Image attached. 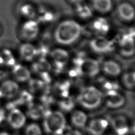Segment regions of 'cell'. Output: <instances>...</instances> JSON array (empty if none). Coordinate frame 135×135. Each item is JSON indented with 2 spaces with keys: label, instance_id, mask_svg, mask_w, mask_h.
<instances>
[{
  "label": "cell",
  "instance_id": "4fadbf2b",
  "mask_svg": "<svg viewBox=\"0 0 135 135\" xmlns=\"http://www.w3.org/2000/svg\"><path fill=\"white\" fill-rule=\"evenodd\" d=\"M103 102L109 109H119L125 104L126 98L119 90L114 91L104 94Z\"/></svg>",
  "mask_w": 135,
  "mask_h": 135
},
{
  "label": "cell",
  "instance_id": "7c38bea8",
  "mask_svg": "<svg viewBox=\"0 0 135 135\" xmlns=\"http://www.w3.org/2000/svg\"><path fill=\"white\" fill-rule=\"evenodd\" d=\"M94 36H107L111 29L109 21L104 16H99L91 20L90 26Z\"/></svg>",
  "mask_w": 135,
  "mask_h": 135
},
{
  "label": "cell",
  "instance_id": "d4e9b609",
  "mask_svg": "<svg viewBox=\"0 0 135 135\" xmlns=\"http://www.w3.org/2000/svg\"><path fill=\"white\" fill-rule=\"evenodd\" d=\"M16 64V60L13 53L8 49L0 51V67L12 68Z\"/></svg>",
  "mask_w": 135,
  "mask_h": 135
},
{
  "label": "cell",
  "instance_id": "f1b7e54d",
  "mask_svg": "<svg viewBox=\"0 0 135 135\" xmlns=\"http://www.w3.org/2000/svg\"><path fill=\"white\" fill-rule=\"evenodd\" d=\"M28 91L32 95L40 93L44 90L45 82L41 79H31L28 81Z\"/></svg>",
  "mask_w": 135,
  "mask_h": 135
},
{
  "label": "cell",
  "instance_id": "5bb4252c",
  "mask_svg": "<svg viewBox=\"0 0 135 135\" xmlns=\"http://www.w3.org/2000/svg\"><path fill=\"white\" fill-rule=\"evenodd\" d=\"M20 91L19 85L15 80H6L0 84V98L6 99H14Z\"/></svg>",
  "mask_w": 135,
  "mask_h": 135
},
{
  "label": "cell",
  "instance_id": "cb8c5ba5",
  "mask_svg": "<svg viewBox=\"0 0 135 135\" xmlns=\"http://www.w3.org/2000/svg\"><path fill=\"white\" fill-rule=\"evenodd\" d=\"M70 120L72 124L77 129H82L85 127L88 122V116L83 111L74 110L72 111Z\"/></svg>",
  "mask_w": 135,
  "mask_h": 135
},
{
  "label": "cell",
  "instance_id": "d6986e66",
  "mask_svg": "<svg viewBox=\"0 0 135 135\" xmlns=\"http://www.w3.org/2000/svg\"><path fill=\"white\" fill-rule=\"evenodd\" d=\"M52 70L51 63L45 57H40L33 64L32 71L40 76V79L43 81L44 76L46 75Z\"/></svg>",
  "mask_w": 135,
  "mask_h": 135
},
{
  "label": "cell",
  "instance_id": "e575fe53",
  "mask_svg": "<svg viewBox=\"0 0 135 135\" xmlns=\"http://www.w3.org/2000/svg\"><path fill=\"white\" fill-rule=\"evenodd\" d=\"M1 27L0 26V33H1Z\"/></svg>",
  "mask_w": 135,
  "mask_h": 135
},
{
  "label": "cell",
  "instance_id": "603a6c76",
  "mask_svg": "<svg viewBox=\"0 0 135 135\" xmlns=\"http://www.w3.org/2000/svg\"><path fill=\"white\" fill-rule=\"evenodd\" d=\"M95 85L102 92L103 94L119 89V84L114 80V79L106 76L100 79L98 84Z\"/></svg>",
  "mask_w": 135,
  "mask_h": 135
},
{
  "label": "cell",
  "instance_id": "e0dca14e",
  "mask_svg": "<svg viewBox=\"0 0 135 135\" xmlns=\"http://www.w3.org/2000/svg\"><path fill=\"white\" fill-rule=\"evenodd\" d=\"M73 7L74 14L78 20L86 21L93 18L94 12L89 3L85 1Z\"/></svg>",
  "mask_w": 135,
  "mask_h": 135
},
{
  "label": "cell",
  "instance_id": "4dcf8cb0",
  "mask_svg": "<svg viewBox=\"0 0 135 135\" xmlns=\"http://www.w3.org/2000/svg\"><path fill=\"white\" fill-rule=\"evenodd\" d=\"M25 135H42L41 127L35 122H32L27 124L24 129Z\"/></svg>",
  "mask_w": 135,
  "mask_h": 135
},
{
  "label": "cell",
  "instance_id": "836d02e7",
  "mask_svg": "<svg viewBox=\"0 0 135 135\" xmlns=\"http://www.w3.org/2000/svg\"><path fill=\"white\" fill-rule=\"evenodd\" d=\"M0 135H11L9 133L6 132V131H2L0 132Z\"/></svg>",
  "mask_w": 135,
  "mask_h": 135
},
{
  "label": "cell",
  "instance_id": "3957f363",
  "mask_svg": "<svg viewBox=\"0 0 135 135\" xmlns=\"http://www.w3.org/2000/svg\"><path fill=\"white\" fill-rule=\"evenodd\" d=\"M43 119V128L47 134L62 135L66 129V119L62 111L46 110Z\"/></svg>",
  "mask_w": 135,
  "mask_h": 135
},
{
  "label": "cell",
  "instance_id": "ba28073f",
  "mask_svg": "<svg viewBox=\"0 0 135 135\" xmlns=\"http://www.w3.org/2000/svg\"><path fill=\"white\" fill-rule=\"evenodd\" d=\"M82 76L95 78L101 72V62L95 58L86 57L80 66Z\"/></svg>",
  "mask_w": 135,
  "mask_h": 135
},
{
  "label": "cell",
  "instance_id": "52a82bcc",
  "mask_svg": "<svg viewBox=\"0 0 135 135\" xmlns=\"http://www.w3.org/2000/svg\"><path fill=\"white\" fill-rule=\"evenodd\" d=\"M115 14L121 21L130 23L135 20V6L129 1H121L115 8Z\"/></svg>",
  "mask_w": 135,
  "mask_h": 135
},
{
  "label": "cell",
  "instance_id": "2e32d148",
  "mask_svg": "<svg viewBox=\"0 0 135 135\" xmlns=\"http://www.w3.org/2000/svg\"><path fill=\"white\" fill-rule=\"evenodd\" d=\"M89 3L94 12L101 16L109 14L114 8L113 0H90Z\"/></svg>",
  "mask_w": 135,
  "mask_h": 135
},
{
  "label": "cell",
  "instance_id": "4316f807",
  "mask_svg": "<svg viewBox=\"0 0 135 135\" xmlns=\"http://www.w3.org/2000/svg\"><path fill=\"white\" fill-rule=\"evenodd\" d=\"M71 86V83L69 80L63 79L56 82L54 85V91L61 98L65 97L70 95Z\"/></svg>",
  "mask_w": 135,
  "mask_h": 135
},
{
  "label": "cell",
  "instance_id": "7a4b0ae2",
  "mask_svg": "<svg viewBox=\"0 0 135 135\" xmlns=\"http://www.w3.org/2000/svg\"><path fill=\"white\" fill-rule=\"evenodd\" d=\"M103 98V93L95 85H89L80 90L76 101L83 108L92 110L101 105Z\"/></svg>",
  "mask_w": 135,
  "mask_h": 135
},
{
  "label": "cell",
  "instance_id": "1f68e13d",
  "mask_svg": "<svg viewBox=\"0 0 135 135\" xmlns=\"http://www.w3.org/2000/svg\"><path fill=\"white\" fill-rule=\"evenodd\" d=\"M62 135H83L82 133L78 129H65Z\"/></svg>",
  "mask_w": 135,
  "mask_h": 135
},
{
  "label": "cell",
  "instance_id": "8992f818",
  "mask_svg": "<svg viewBox=\"0 0 135 135\" xmlns=\"http://www.w3.org/2000/svg\"><path fill=\"white\" fill-rule=\"evenodd\" d=\"M52 61V69H54L57 72H60L64 70L69 62L71 54L64 48H56L52 50L49 53Z\"/></svg>",
  "mask_w": 135,
  "mask_h": 135
},
{
  "label": "cell",
  "instance_id": "ac0fdd59",
  "mask_svg": "<svg viewBox=\"0 0 135 135\" xmlns=\"http://www.w3.org/2000/svg\"><path fill=\"white\" fill-rule=\"evenodd\" d=\"M12 75L14 80L20 83L28 82L31 78V72L25 66L16 64L12 68Z\"/></svg>",
  "mask_w": 135,
  "mask_h": 135
},
{
  "label": "cell",
  "instance_id": "7402d4cb",
  "mask_svg": "<svg viewBox=\"0 0 135 135\" xmlns=\"http://www.w3.org/2000/svg\"><path fill=\"white\" fill-rule=\"evenodd\" d=\"M46 110L41 103L32 102L27 105L25 115L33 120H37L43 117Z\"/></svg>",
  "mask_w": 135,
  "mask_h": 135
},
{
  "label": "cell",
  "instance_id": "6da1fadb",
  "mask_svg": "<svg viewBox=\"0 0 135 135\" xmlns=\"http://www.w3.org/2000/svg\"><path fill=\"white\" fill-rule=\"evenodd\" d=\"M83 33V28L79 21L67 18L60 22L53 33L55 42L61 46H68L75 44Z\"/></svg>",
  "mask_w": 135,
  "mask_h": 135
},
{
  "label": "cell",
  "instance_id": "484cf974",
  "mask_svg": "<svg viewBox=\"0 0 135 135\" xmlns=\"http://www.w3.org/2000/svg\"><path fill=\"white\" fill-rule=\"evenodd\" d=\"M120 77L122 86L128 90L135 89V71L133 69L122 73Z\"/></svg>",
  "mask_w": 135,
  "mask_h": 135
},
{
  "label": "cell",
  "instance_id": "d6a6232c",
  "mask_svg": "<svg viewBox=\"0 0 135 135\" xmlns=\"http://www.w3.org/2000/svg\"><path fill=\"white\" fill-rule=\"evenodd\" d=\"M66 1L70 5L73 6V7L78 5L83 2L86 1V0H66Z\"/></svg>",
  "mask_w": 135,
  "mask_h": 135
},
{
  "label": "cell",
  "instance_id": "83f0119b",
  "mask_svg": "<svg viewBox=\"0 0 135 135\" xmlns=\"http://www.w3.org/2000/svg\"><path fill=\"white\" fill-rule=\"evenodd\" d=\"M20 15L26 20H34L37 15V11L35 8L30 4H24L21 6L19 9Z\"/></svg>",
  "mask_w": 135,
  "mask_h": 135
},
{
  "label": "cell",
  "instance_id": "44dd1931",
  "mask_svg": "<svg viewBox=\"0 0 135 135\" xmlns=\"http://www.w3.org/2000/svg\"><path fill=\"white\" fill-rule=\"evenodd\" d=\"M18 52L21 58L25 61H32L37 56L36 47L27 42L20 46Z\"/></svg>",
  "mask_w": 135,
  "mask_h": 135
},
{
  "label": "cell",
  "instance_id": "f546056e",
  "mask_svg": "<svg viewBox=\"0 0 135 135\" xmlns=\"http://www.w3.org/2000/svg\"><path fill=\"white\" fill-rule=\"evenodd\" d=\"M59 105L62 111L65 112L70 111H72L74 107L75 101L72 97L69 95L61 98Z\"/></svg>",
  "mask_w": 135,
  "mask_h": 135
},
{
  "label": "cell",
  "instance_id": "30bf717a",
  "mask_svg": "<svg viewBox=\"0 0 135 135\" xmlns=\"http://www.w3.org/2000/svg\"><path fill=\"white\" fill-rule=\"evenodd\" d=\"M122 66L120 63L112 59H108L101 62V72L105 76L116 79L122 74Z\"/></svg>",
  "mask_w": 135,
  "mask_h": 135
},
{
  "label": "cell",
  "instance_id": "9a60e30c",
  "mask_svg": "<svg viewBox=\"0 0 135 135\" xmlns=\"http://www.w3.org/2000/svg\"><path fill=\"white\" fill-rule=\"evenodd\" d=\"M86 125V131L90 135H103L109 127V122L104 118H97L90 120Z\"/></svg>",
  "mask_w": 135,
  "mask_h": 135
},
{
  "label": "cell",
  "instance_id": "9c48e42d",
  "mask_svg": "<svg viewBox=\"0 0 135 135\" xmlns=\"http://www.w3.org/2000/svg\"><path fill=\"white\" fill-rule=\"evenodd\" d=\"M40 32L39 23L35 20H25L21 25L20 33L21 37L26 41L36 38Z\"/></svg>",
  "mask_w": 135,
  "mask_h": 135
},
{
  "label": "cell",
  "instance_id": "5b68a950",
  "mask_svg": "<svg viewBox=\"0 0 135 135\" xmlns=\"http://www.w3.org/2000/svg\"><path fill=\"white\" fill-rule=\"evenodd\" d=\"M89 47L93 53L99 55L108 54L115 50L114 41L107 36H93L90 41Z\"/></svg>",
  "mask_w": 135,
  "mask_h": 135
},
{
  "label": "cell",
  "instance_id": "ffe728a7",
  "mask_svg": "<svg viewBox=\"0 0 135 135\" xmlns=\"http://www.w3.org/2000/svg\"><path fill=\"white\" fill-rule=\"evenodd\" d=\"M111 126L117 135H126L129 130L128 120L122 115L114 117L111 120Z\"/></svg>",
  "mask_w": 135,
  "mask_h": 135
},
{
  "label": "cell",
  "instance_id": "8fae6325",
  "mask_svg": "<svg viewBox=\"0 0 135 135\" xmlns=\"http://www.w3.org/2000/svg\"><path fill=\"white\" fill-rule=\"evenodd\" d=\"M6 119L11 128L15 130H18L25 126L26 116L18 108H14L9 109V112L6 116Z\"/></svg>",
  "mask_w": 135,
  "mask_h": 135
},
{
  "label": "cell",
  "instance_id": "277c9868",
  "mask_svg": "<svg viewBox=\"0 0 135 135\" xmlns=\"http://www.w3.org/2000/svg\"><path fill=\"white\" fill-rule=\"evenodd\" d=\"M115 50L122 57L130 58L135 55V39L123 32L114 41Z\"/></svg>",
  "mask_w": 135,
  "mask_h": 135
}]
</instances>
